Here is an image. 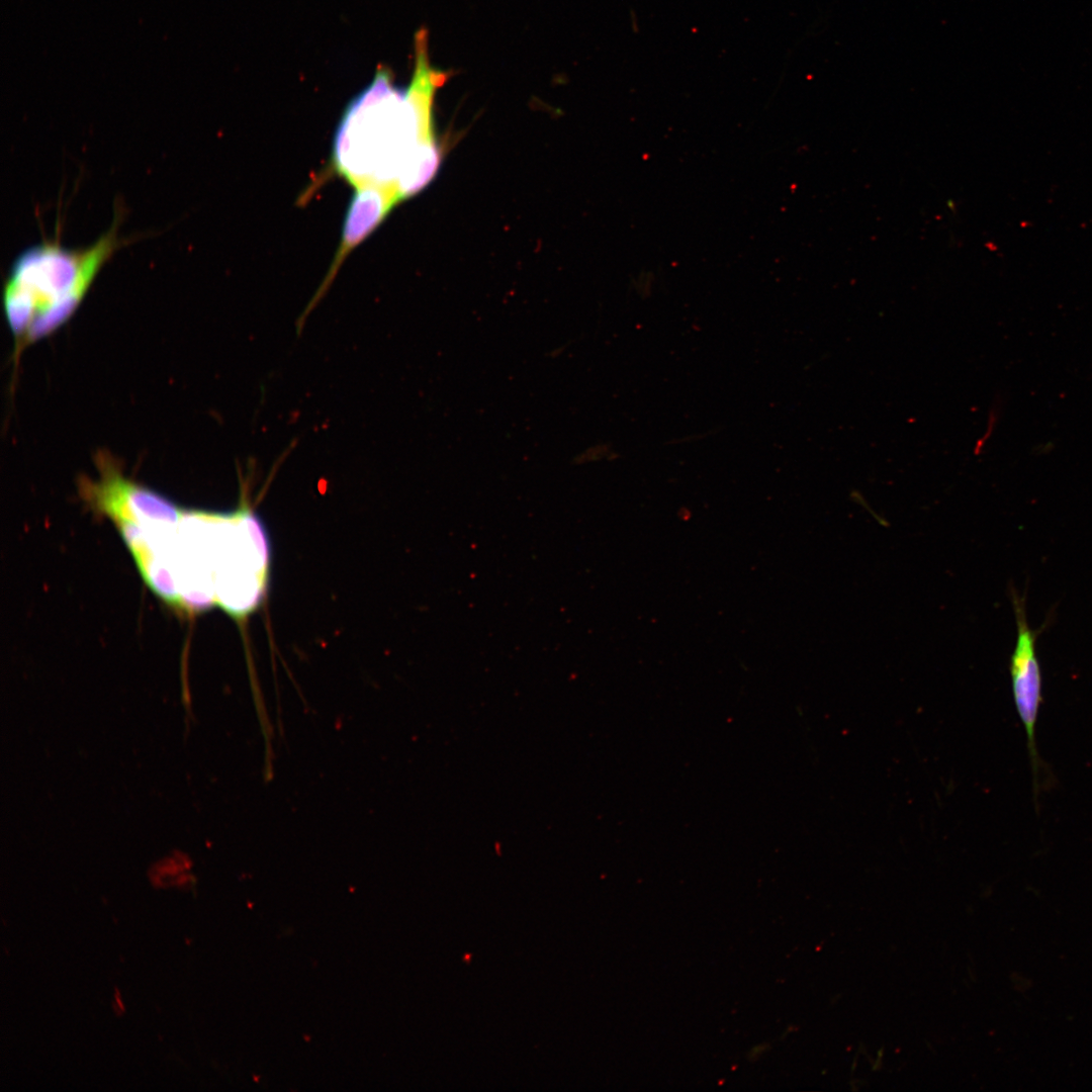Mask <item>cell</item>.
<instances>
[{"mask_svg": "<svg viewBox=\"0 0 1092 1092\" xmlns=\"http://www.w3.org/2000/svg\"><path fill=\"white\" fill-rule=\"evenodd\" d=\"M414 48L415 68L406 87L395 86L391 72L379 66L372 82L349 103L341 118L333 162L355 188L376 185L396 193L397 188L416 192L437 172L440 153L432 107L448 73L432 66L425 29L416 33Z\"/></svg>", "mask_w": 1092, "mask_h": 1092, "instance_id": "1", "label": "cell"}, {"mask_svg": "<svg viewBox=\"0 0 1092 1092\" xmlns=\"http://www.w3.org/2000/svg\"><path fill=\"white\" fill-rule=\"evenodd\" d=\"M120 246L114 222L87 249L42 243L17 256L3 290V306L19 348L52 334L71 317Z\"/></svg>", "mask_w": 1092, "mask_h": 1092, "instance_id": "2", "label": "cell"}, {"mask_svg": "<svg viewBox=\"0 0 1092 1092\" xmlns=\"http://www.w3.org/2000/svg\"><path fill=\"white\" fill-rule=\"evenodd\" d=\"M98 479L81 477L82 498L115 525L132 523L151 531L174 530L185 511L163 495L122 474L113 457L105 452L96 456Z\"/></svg>", "mask_w": 1092, "mask_h": 1092, "instance_id": "3", "label": "cell"}, {"mask_svg": "<svg viewBox=\"0 0 1092 1092\" xmlns=\"http://www.w3.org/2000/svg\"><path fill=\"white\" fill-rule=\"evenodd\" d=\"M1012 604L1017 626L1016 643L1010 660L1012 694L1027 737L1033 793L1036 800L1040 787L1039 774L1043 765L1035 740L1038 712L1042 702V677L1036 655L1038 631L1030 628L1025 611V597H1020L1015 589L1012 590Z\"/></svg>", "mask_w": 1092, "mask_h": 1092, "instance_id": "4", "label": "cell"}, {"mask_svg": "<svg viewBox=\"0 0 1092 1092\" xmlns=\"http://www.w3.org/2000/svg\"><path fill=\"white\" fill-rule=\"evenodd\" d=\"M398 202V196L394 189L376 185L356 187V192L347 211L340 248L318 291L317 299L323 294V290L330 284L348 254L381 223Z\"/></svg>", "mask_w": 1092, "mask_h": 1092, "instance_id": "5", "label": "cell"}]
</instances>
